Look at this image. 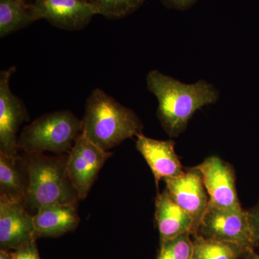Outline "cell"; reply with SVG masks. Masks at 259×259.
Segmentation results:
<instances>
[{"mask_svg": "<svg viewBox=\"0 0 259 259\" xmlns=\"http://www.w3.org/2000/svg\"><path fill=\"white\" fill-rule=\"evenodd\" d=\"M250 256H251V259H259V254H255L254 253L250 255Z\"/></svg>", "mask_w": 259, "mask_h": 259, "instance_id": "cb8c5ba5", "label": "cell"}, {"mask_svg": "<svg viewBox=\"0 0 259 259\" xmlns=\"http://www.w3.org/2000/svg\"><path fill=\"white\" fill-rule=\"evenodd\" d=\"M16 69L12 66L0 72V152L8 155L18 154L19 130L29 120L25 102L10 88Z\"/></svg>", "mask_w": 259, "mask_h": 259, "instance_id": "52a82bcc", "label": "cell"}, {"mask_svg": "<svg viewBox=\"0 0 259 259\" xmlns=\"http://www.w3.org/2000/svg\"><path fill=\"white\" fill-rule=\"evenodd\" d=\"M194 168L202 174L209 204L219 208H241L234 172L228 163L217 156H210Z\"/></svg>", "mask_w": 259, "mask_h": 259, "instance_id": "9c48e42d", "label": "cell"}, {"mask_svg": "<svg viewBox=\"0 0 259 259\" xmlns=\"http://www.w3.org/2000/svg\"><path fill=\"white\" fill-rule=\"evenodd\" d=\"M163 180L172 199L193 219L194 234H197L209 204L202 174L193 167L180 177Z\"/></svg>", "mask_w": 259, "mask_h": 259, "instance_id": "30bf717a", "label": "cell"}, {"mask_svg": "<svg viewBox=\"0 0 259 259\" xmlns=\"http://www.w3.org/2000/svg\"><path fill=\"white\" fill-rule=\"evenodd\" d=\"M0 259H11L9 253L7 250H1L0 252Z\"/></svg>", "mask_w": 259, "mask_h": 259, "instance_id": "603a6c76", "label": "cell"}, {"mask_svg": "<svg viewBox=\"0 0 259 259\" xmlns=\"http://www.w3.org/2000/svg\"><path fill=\"white\" fill-rule=\"evenodd\" d=\"M28 182L23 155L0 152V197L25 204Z\"/></svg>", "mask_w": 259, "mask_h": 259, "instance_id": "9a60e30c", "label": "cell"}, {"mask_svg": "<svg viewBox=\"0 0 259 259\" xmlns=\"http://www.w3.org/2000/svg\"><path fill=\"white\" fill-rule=\"evenodd\" d=\"M112 155L110 151L94 144L82 134L78 136L68 153L67 171L80 200L88 197L102 166Z\"/></svg>", "mask_w": 259, "mask_h": 259, "instance_id": "8992f818", "label": "cell"}, {"mask_svg": "<svg viewBox=\"0 0 259 259\" xmlns=\"http://www.w3.org/2000/svg\"><path fill=\"white\" fill-rule=\"evenodd\" d=\"M185 233L161 245L157 259H192L193 242Z\"/></svg>", "mask_w": 259, "mask_h": 259, "instance_id": "d6986e66", "label": "cell"}, {"mask_svg": "<svg viewBox=\"0 0 259 259\" xmlns=\"http://www.w3.org/2000/svg\"><path fill=\"white\" fill-rule=\"evenodd\" d=\"M32 3L26 0H0V38L37 21Z\"/></svg>", "mask_w": 259, "mask_h": 259, "instance_id": "2e32d148", "label": "cell"}, {"mask_svg": "<svg viewBox=\"0 0 259 259\" xmlns=\"http://www.w3.org/2000/svg\"><path fill=\"white\" fill-rule=\"evenodd\" d=\"M248 214L255 245L259 247V204L254 208L248 211Z\"/></svg>", "mask_w": 259, "mask_h": 259, "instance_id": "44dd1931", "label": "cell"}, {"mask_svg": "<svg viewBox=\"0 0 259 259\" xmlns=\"http://www.w3.org/2000/svg\"><path fill=\"white\" fill-rule=\"evenodd\" d=\"M35 238L33 215L25 204L0 197L1 250L18 249Z\"/></svg>", "mask_w": 259, "mask_h": 259, "instance_id": "8fae6325", "label": "cell"}, {"mask_svg": "<svg viewBox=\"0 0 259 259\" xmlns=\"http://www.w3.org/2000/svg\"><path fill=\"white\" fill-rule=\"evenodd\" d=\"M161 1L168 8L177 10H186L192 6L197 0H161Z\"/></svg>", "mask_w": 259, "mask_h": 259, "instance_id": "7402d4cb", "label": "cell"}, {"mask_svg": "<svg viewBox=\"0 0 259 259\" xmlns=\"http://www.w3.org/2000/svg\"><path fill=\"white\" fill-rule=\"evenodd\" d=\"M80 218L76 205L71 204H51L40 207L33 214L36 237H56L74 230Z\"/></svg>", "mask_w": 259, "mask_h": 259, "instance_id": "5bb4252c", "label": "cell"}, {"mask_svg": "<svg viewBox=\"0 0 259 259\" xmlns=\"http://www.w3.org/2000/svg\"><path fill=\"white\" fill-rule=\"evenodd\" d=\"M155 218L161 245L185 233H194L193 219L172 199L165 189L156 199Z\"/></svg>", "mask_w": 259, "mask_h": 259, "instance_id": "4fadbf2b", "label": "cell"}, {"mask_svg": "<svg viewBox=\"0 0 259 259\" xmlns=\"http://www.w3.org/2000/svg\"><path fill=\"white\" fill-rule=\"evenodd\" d=\"M32 4L37 20L69 31L84 28L97 15L93 0H33Z\"/></svg>", "mask_w": 259, "mask_h": 259, "instance_id": "ba28073f", "label": "cell"}, {"mask_svg": "<svg viewBox=\"0 0 259 259\" xmlns=\"http://www.w3.org/2000/svg\"><path fill=\"white\" fill-rule=\"evenodd\" d=\"M28 171L25 207L36 211L51 204L77 205L79 195L67 171L68 153L47 156L44 153H23Z\"/></svg>", "mask_w": 259, "mask_h": 259, "instance_id": "3957f363", "label": "cell"}, {"mask_svg": "<svg viewBox=\"0 0 259 259\" xmlns=\"http://www.w3.org/2000/svg\"><path fill=\"white\" fill-rule=\"evenodd\" d=\"M199 231L205 238L230 243L242 253H253L255 243L248 212L242 208H219L209 204Z\"/></svg>", "mask_w": 259, "mask_h": 259, "instance_id": "5b68a950", "label": "cell"}, {"mask_svg": "<svg viewBox=\"0 0 259 259\" xmlns=\"http://www.w3.org/2000/svg\"><path fill=\"white\" fill-rule=\"evenodd\" d=\"M146 83L149 92L157 98L158 120L171 138L185 131L197 110L217 102L220 96L217 89L204 80L187 84L158 70L148 72Z\"/></svg>", "mask_w": 259, "mask_h": 259, "instance_id": "6da1fadb", "label": "cell"}, {"mask_svg": "<svg viewBox=\"0 0 259 259\" xmlns=\"http://www.w3.org/2000/svg\"><path fill=\"white\" fill-rule=\"evenodd\" d=\"M81 133V120L70 110H57L25 126L18 136V149L25 153L64 154L69 152Z\"/></svg>", "mask_w": 259, "mask_h": 259, "instance_id": "277c9868", "label": "cell"}, {"mask_svg": "<svg viewBox=\"0 0 259 259\" xmlns=\"http://www.w3.org/2000/svg\"><path fill=\"white\" fill-rule=\"evenodd\" d=\"M136 137V147L151 168L157 188L162 179L180 177L185 173L175 152V141H158L143 134Z\"/></svg>", "mask_w": 259, "mask_h": 259, "instance_id": "7c38bea8", "label": "cell"}, {"mask_svg": "<svg viewBox=\"0 0 259 259\" xmlns=\"http://www.w3.org/2000/svg\"><path fill=\"white\" fill-rule=\"evenodd\" d=\"M82 134L104 151L142 134L144 125L136 112L100 88L87 100L82 119Z\"/></svg>", "mask_w": 259, "mask_h": 259, "instance_id": "7a4b0ae2", "label": "cell"}, {"mask_svg": "<svg viewBox=\"0 0 259 259\" xmlns=\"http://www.w3.org/2000/svg\"><path fill=\"white\" fill-rule=\"evenodd\" d=\"M241 253V250L230 243L196 236L192 259H237Z\"/></svg>", "mask_w": 259, "mask_h": 259, "instance_id": "e0dca14e", "label": "cell"}, {"mask_svg": "<svg viewBox=\"0 0 259 259\" xmlns=\"http://www.w3.org/2000/svg\"><path fill=\"white\" fill-rule=\"evenodd\" d=\"M10 255L11 259H40L35 244V239L20 247Z\"/></svg>", "mask_w": 259, "mask_h": 259, "instance_id": "ffe728a7", "label": "cell"}, {"mask_svg": "<svg viewBox=\"0 0 259 259\" xmlns=\"http://www.w3.org/2000/svg\"><path fill=\"white\" fill-rule=\"evenodd\" d=\"M97 15L108 19H120L139 9L145 0H93Z\"/></svg>", "mask_w": 259, "mask_h": 259, "instance_id": "ac0fdd59", "label": "cell"}]
</instances>
